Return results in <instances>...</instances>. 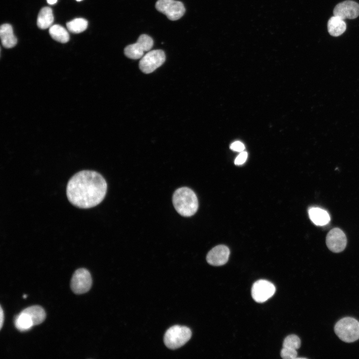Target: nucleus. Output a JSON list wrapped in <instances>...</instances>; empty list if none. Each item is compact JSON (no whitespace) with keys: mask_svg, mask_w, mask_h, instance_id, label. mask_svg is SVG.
I'll return each mask as SVG.
<instances>
[{"mask_svg":"<svg viewBox=\"0 0 359 359\" xmlns=\"http://www.w3.org/2000/svg\"><path fill=\"white\" fill-rule=\"evenodd\" d=\"M230 148L233 151L241 152L244 150L245 147L242 143L239 141H236L231 144Z\"/></svg>","mask_w":359,"mask_h":359,"instance_id":"24","label":"nucleus"},{"mask_svg":"<svg viewBox=\"0 0 359 359\" xmlns=\"http://www.w3.org/2000/svg\"><path fill=\"white\" fill-rule=\"evenodd\" d=\"M107 189V182L99 173L85 170L78 172L69 180L66 194L73 205L81 208H89L96 206L103 200Z\"/></svg>","mask_w":359,"mask_h":359,"instance_id":"1","label":"nucleus"},{"mask_svg":"<svg viewBox=\"0 0 359 359\" xmlns=\"http://www.w3.org/2000/svg\"><path fill=\"white\" fill-rule=\"evenodd\" d=\"M0 36L2 45L5 48H11L17 43V39L15 37L13 29L11 25L4 23L0 26Z\"/></svg>","mask_w":359,"mask_h":359,"instance_id":"13","label":"nucleus"},{"mask_svg":"<svg viewBox=\"0 0 359 359\" xmlns=\"http://www.w3.org/2000/svg\"><path fill=\"white\" fill-rule=\"evenodd\" d=\"M57 0H47V2L50 4H53L56 3Z\"/></svg>","mask_w":359,"mask_h":359,"instance_id":"26","label":"nucleus"},{"mask_svg":"<svg viewBox=\"0 0 359 359\" xmlns=\"http://www.w3.org/2000/svg\"><path fill=\"white\" fill-rule=\"evenodd\" d=\"M0 329H1L3 322V318H4V315H3V312L2 309L1 307L0 306Z\"/></svg>","mask_w":359,"mask_h":359,"instance_id":"25","label":"nucleus"},{"mask_svg":"<svg viewBox=\"0 0 359 359\" xmlns=\"http://www.w3.org/2000/svg\"><path fill=\"white\" fill-rule=\"evenodd\" d=\"M229 254V249L226 246L219 245L208 252L206 261L211 265L221 266L227 262Z\"/></svg>","mask_w":359,"mask_h":359,"instance_id":"12","label":"nucleus"},{"mask_svg":"<svg viewBox=\"0 0 359 359\" xmlns=\"http://www.w3.org/2000/svg\"><path fill=\"white\" fill-rule=\"evenodd\" d=\"M53 20L54 16L51 8L44 7L38 14L37 25L39 28L46 29L51 26Z\"/></svg>","mask_w":359,"mask_h":359,"instance_id":"16","label":"nucleus"},{"mask_svg":"<svg viewBox=\"0 0 359 359\" xmlns=\"http://www.w3.org/2000/svg\"><path fill=\"white\" fill-rule=\"evenodd\" d=\"M22 312L26 313L30 317L33 326L42 323L46 317L44 309L41 306L37 305L27 307Z\"/></svg>","mask_w":359,"mask_h":359,"instance_id":"17","label":"nucleus"},{"mask_svg":"<svg viewBox=\"0 0 359 359\" xmlns=\"http://www.w3.org/2000/svg\"><path fill=\"white\" fill-rule=\"evenodd\" d=\"M92 282V278L89 271L85 268H79L74 273L70 286L74 293L81 294L90 290Z\"/></svg>","mask_w":359,"mask_h":359,"instance_id":"8","label":"nucleus"},{"mask_svg":"<svg viewBox=\"0 0 359 359\" xmlns=\"http://www.w3.org/2000/svg\"><path fill=\"white\" fill-rule=\"evenodd\" d=\"M308 213L310 219L316 225H325L330 221L328 213L322 208L312 207L309 210Z\"/></svg>","mask_w":359,"mask_h":359,"instance_id":"14","label":"nucleus"},{"mask_svg":"<svg viewBox=\"0 0 359 359\" xmlns=\"http://www.w3.org/2000/svg\"><path fill=\"white\" fill-rule=\"evenodd\" d=\"M76 0L79 1H81L82 0Z\"/></svg>","mask_w":359,"mask_h":359,"instance_id":"27","label":"nucleus"},{"mask_svg":"<svg viewBox=\"0 0 359 359\" xmlns=\"http://www.w3.org/2000/svg\"><path fill=\"white\" fill-rule=\"evenodd\" d=\"M173 203L177 211L185 217L193 215L198 207L195 193L187 187L179 188L175 191L173 196Z\"/></svg>","mask_w":359,"mask_h":359,"instance_id":"2","label":"nucleus"},{"mask_svg":"<svg viewBox=\"0 0 359 359\" xmlns=\"http://www.w3.org/2000/svg\"><path fill=\"white\" fill-rule=\"evenodd\" d=\"M275 290V286L271 282L265 280H259L252 286V297L256 302L263 303L274 294Z\"/></svg>","mask_w":359,"mask_h":359,"instance_id":"9","label":"nucleus"},{"mask_svg":"<svg viewBox=\"0 0 359 359\" xmlns=\"http://www.w3.org/2000/svg\"><path fill=\"white\" fill-rule=\"evenodd\" d=\"M156 9L164 14L171 20H177L185 13V9L182 2L175 0H158Z\"/></svg>","mask_w":359,"mask_h":359,"instance_id":"6","label":"nucleus"},{"mask_svg":"<svg viewBox=\"0 0 359 359\" xmlns=\"http://www.w3.org/2000/svg\"><path fill=\"white\" fill-rule=\"evenodd\" d=\"M191 337L190 329L185 326L175 325L166 332L164 341L166 347L175 350L183 346Z\"/></svg>","mask_w":359,"mask_h":359,"instance_id":"4","label":"nucleus"},{"mask_svg":"<svg viewBox=\"0 0 359 359\" xmlns=\"http://www.w3.org/2000/svg\"><path fill=\"white\" fill-rule=\"evenodd\" d=\"M88 22L83 18H75L66 24L68 30L72 33H78L84 31L87 27Z\"/></svg>","mask_w":359,"mask_h":359,"instance_id":"20","label":"nucleus"},{"mask_svg":"<svg viewBox=\"0 0 359 359\" xmlns=\"http://www.w3.org/2000/svg\"><path fill=\"white\" fill-rule=\"evenodd\" d=\"M14 324L15 327L20 331H27L33 326L30 317L23 312L16 316L14 320Z\"/></svg>","mask_w":359,"mask_h":359,"instance_id":"19","label":"nucleus"},{"mask_svg":"<svg viewBox=\"0 0 359 359\" xmlns=\"http://www.w3.org/2000/svg\"><path fill=\"white\" fill-rule=\"evenodd\" d=\"M301 346V340L300 338L295 335L288 336L284 339L283 343V347L289 348L293 349H298Z\"/></svg>","mask_w":359,"mask_h":359,"instance_id":"21","label":"nucleus"},{"mask_svg":"<svg viewBox=\"0 0 359 359\" xmlns=\"http://www.w3.org/2000/svg\"><path fill=\"white\" fill-rule=\"evenodd\" d=\"M166 55L161 49L149 51L143 56L139 62V68L144 73L154 71L165 61Z\"/></svg>","mask_w":359,"mask_h":359,"instance_id":"5","label":"nucleus"},{"mask_svg":"<svg viewBox=\"0 0 359 359\" xmlns=\"http://www.w3.org/2000/svg\"><path fill=\"white\" fill-rule=\"evenodd\" d=\"M247 158V153L246 152L242 151L236 158L234 163L236 165H241L244 164Z\"/></svg>","mask_w":359,"mask_h":359,"instance_id":"23","label":"nucleus"},{"mask_svg":"<svg viewBox=\"0 0 359 359\" xmlns=\"http://www.w3.org/2000/svg\"><path fill=\"white\" fill-rule=\"evenodd\" d=\"M334 331L342 341L346 343L355 342L359 339V322L352 317H344L337 322Z\"/></svg>","mask_w":359,"mask_h":359,"instance_id":"3","label":"nucleus"},{"mask_svg":"<svg viewBox=\"0 0 359 359\" xmlns=\"http://www.w3.org/2000/svg\"><path fill=\"white\" fill-rule=\"evenodd\" d=\"M49 32L51 37L56 41L61 43H66L69 41L68 32L65 28L59 24L51 26Z\"/></svg>","mask_w":359,"mask_h":359,"instance_id":"18","label":"nucleus"},{"mask_svg":"<svg viewBox=\"0 0 359 359\" xmlns=\"http://www.w3.org/2000/svg\"><path fill=\"white\" fill-rule=\"evenodd\" d=\"M297 356L296 350L283 347L281 351V357L284 359H294Z\"/></svg>","mask_w":359,"mask_h":359,"instance_id":"22","label":"nucleus"},{"mask_svg":"<svg viewBox=\"0 0 359 359\" xmlns=\"http://www.w3.org/2000/svg\"><path fill=\"white\" fill-rule=\"evenodd\" d=\"M333 13L344 20L356 18L359 15V4L350 0L343 1L335 7Z\"/></svg>","mask_w":359,"mask_h":359,"instance_id":"11","label":"nucleus"},{"mask_svg":"<svg viewBox=\"0 0 359 359\" xmlns=\"http://www.w3.org/2000/svg\"><path fill=\"white\" fill-rule=\"evenodd\" d=\"M346 23L344 19L337 16L331 17L328 22V30L333 36H338L342 34L346 30Z\"/></svg>","mask_w":359,"mask_h":359,"instance_id":"15","label":"nucleus"},{"mask_svg":"<svg viewBox=\"0 0 359 359\" xmlns=\"http://www.w3.org/2000/svg\"><path fill=\"white\" fill-rule=\"evenodd\" d=\"M326 242L330 250L334 253H339L345 249L347 239L342 230L339 228H334L327 234Z\"/></svg>","mask_w":359,"mask_h":359,"instance_id":"10","label":"nucleus"},{"mask_svg":"<svg viewBox=\"0 0 359 359\" xmlns=\"http://www.w3.org/2000/svg\"><path fill=\"white\" fill-rule=\"evenodd\" d=\"M154 44L153 39L148 35H141L137 42L127 46L124 49V54L128 58L138 59L143 56L145 52L149 51Z\"/></svg>","mask_w":359,"mask_h":359,"instance_id":"7","label":"nucleus"}]
</instances>
